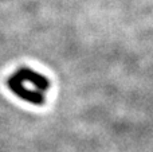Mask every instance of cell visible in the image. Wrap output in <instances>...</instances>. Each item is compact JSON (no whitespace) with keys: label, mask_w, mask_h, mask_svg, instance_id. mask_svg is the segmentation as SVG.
I'll return each instance as SVG.
<instances>
[{"label":"cell","mask_w":153,"mask_h":152,"mask_svg":"<svg viewBox=\"0 0 153 152\" xmlns=\"http://www.w3.org/2000/svg\"><path fill=\"white\" fill-rule=\"evenodd\" d=\"M7 85L13 94H16L18 97H20L22 100L30 102V104L43 105V102H45V96H43L42 92L27 89L26 85H24V82L16 74H12L10 78H8Z\"/></svg>","instance_id":"cell-1"},{"label":"cell","mask_w":153,"mask_h":152,"mask_svg":"<svg viewBox=\"0 0 153 152\" xmlns=\"http://www.w3.org/2000/svg\"><path fill=\"white\" fill-rule=\"evenodd\" d=\"M15 74L18 75L22 81H27V82L32 83V85L35 86V89L42 92V93L43 92H47L48 88H50V81H48L45 75L39 74V73H36L35 70L30 69V67H24V66L19 67Z\"/></svg>","instance_id":"cell-2"}]
</instances>
